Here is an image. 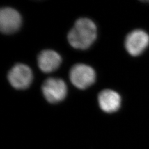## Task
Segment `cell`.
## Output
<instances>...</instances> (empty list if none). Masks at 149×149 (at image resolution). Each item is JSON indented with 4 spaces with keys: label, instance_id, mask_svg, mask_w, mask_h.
I'll use <instances>...</instances> for the list:
<instances>
[{
    "label": "cell",
    "instance_id": "1",
    "mask_svg": "<svg viewBox=\"0 0 149 149\" xmlns=\"http://www.w3.org/2000/svg\"><path fill=\"white\" fill-rule=\"evenodd\" d=\"M97 37V28L88 18L78 19L73 27L69 32L67 39L73 48L80 50L88 49L95 41Z\"/></svg>",
    "mask_w": 149,
    "mask_h": 149
},
{
    "label": "cell",
    "instance_id": "2",
    "mask_svg": "<svg viewBox=\"0 0 149 149\" xmlns=\"http://www.w3.org/2000/svg\"><path fill=\"white\" fill-rule=\"evenodd\" d=\"M70 79L78 89L85 90L95 83L96 73L93 68L85 64H77L70 72Z\"/></svg>",
    "mask_w": 149,
    "mask_h": 149
},
{
    "label": "cell",
    "instance_id": "3",
    "mask_svg": "<svg viewBox=\"0 0 149 149\" xmlns=\"http://www.w3.org/2000/svg\"><path fill=\"white\" fill-rule=\"evenodd\" d=\"M42 91L46 100L55 104L63 101L67 96V88L65 83L59 78L47 79L42 86Z\"/></svg>",
    "mask_w": 149,
    "mask_h": 149
},
{
    "label": "cell",
    "instance_id": "4",
    "mask_svg": "<svg viewBox=\"0 0 149 149\" xmlns=\"http://www.w3.org/2000/svg\"><path fill=\"white\" fill-rule=\"evenodd\" d=\"M33 74L31 69L24 64L15 65L8 74V79L11 85L17 90H25L29 87L32 81Z\"/></svg>",
    "mask_w": 149,
    "mask_h": 149
},
{
    "label": "cell",
    "instance_id": "5",
    "mask_svg": "<svg viewBox=\"0 0 149 149\" xmlns=\"http://www.w3.org/2000/svg\"><path fill=\"white\" fill-rule=\"evenodd\" d=\"M149 44V36L142 30H135L127 36L125 47L128 53L132 56L141 55Z\"/></svg>",
    "mask_w": 149,
    "mask_h": 149
},
{
    "label": "cell",
    "instance_id": "6",
    "mask_svg": "<svg viewBox=\"0 0 149 149\" xmlns=\"http://www.w3.org/2000/svg\"><path fill=\"white\" fill-rule=\"evenodd\" d=\"M20 14L11 8H4L0 11V29L4 34L15 33L21 25Z\"/></svg>",
    "mask_w": 149,
    "mask_h": 149
},
{
    "label": "cell",
    "instance_id": "7",
    "mask_svg": "<svg viewBox=\"0 0 149 149\" xmlns=\"http://www.w3.org/2000/svg\"><path fill=\"white\" fill-rule=\"evenodd\" d=\"M97 100L100 108L106 113H114L118 111L120 107V96L114 90H102L99 94Z\"/></svg>",
    "mask_w": 149,
    "mask_h": 149
},
{
    "label": "cell",
    "instance_id": "8",
    "mask_svg": "<svg viewBox=\"0 0 149 149\" xmlns=\"http://www.w3.org/2000/svg\"><path fill=\"white\" fill-rule=\"evenodd\" d=\"M38 66L44 73H50L56 70L62 62L60 55L52 50H45L41 52L37 58Z\"/></svg>",
    "mask_w": 149,
    "mask_h": 149
}]
</instances>
